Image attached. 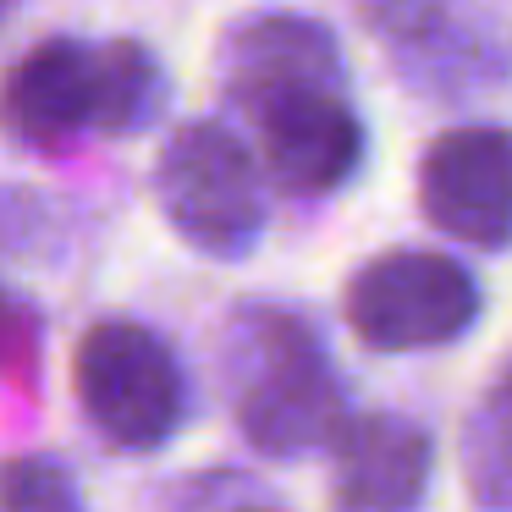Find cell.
Instances as JSON below:
<instances>
[{"label": "cell", "instance_id": "7c38bea8", "mask_svg": "<svg viewBox=\"0 0 512 512\" xmlns=\"http://www.w3.org/2000/svg\"><path fill=\"white\" fill-rule=\"evenodd\" d=\"M0 512H83L67 468L50 457H17L0 468Z\"/></svg>", "mask_w": 512, "mask_h": 512}, {"label": "cell", "instance_id": "8fae6325", "mask_svg": "<svg viewBox=\"0 0 512 512\" xmlns=\"http://www.w3.org/2000/svg\"><path fill=\"white\" fill-rule=\"evenodd\" d=\"M166 105V72L133 39L105 45V133H138Z\"/></svg>", "mask_w": 512, "mask_h": 512}, {"label": "cell", "instance_id": "5bb4252c", "mask_svg": "<svg viewBox=\"0 0 512 512\" xmlns=\"http://www.w3.org/2000/svg\"><path fill=\"white\" fill-rule=\"evenodd\" d=\"M34 336H39L34 314H28L23 303L0 298V375H6V369H28V364H34Z\"/></svg>", "mask_w": 512, "mask_h": 512}, {"label": "cell", "instance_id": "7a4b0ae2", "mask_svg": "<svg viewBox=\"0 0 512 512\" xmlns=\"http://www.w3.org/2000/svg\"><path fill=\"white\" fill-rule=\"evenodd\" d=\"M155 199L199 254L243 259L265 232V188L243 138L221 122H193L155 160Z\"/></svg>", "mask_w": 512, "mask_h": 512}, {"label": "cell", "instance_id": "52a82bcc", "mask_svg": "<svg viewBox=\"0 0 512 512\" xmlns=\"http://www.w3.org/2000/svg\"><path fill=\"white\" fill-rule=\"evenodd\" d=\"M0 122L28 144L105 133V45L45 39L0 89Z\"/></svg>", "mask_w": 512, "mask_h": 512}, {"label": "cell", "instance_id": "4fadbf2b", "mask_svg": "<svg viewBox=\"0 0 512 512\" xmlns=\"http://www.w3.org/2000/svg\"><path fill=\"white\" fill-rule=\"evenodd\" d=\"M364 6H369V23L386 28L391 39H419L441 17V0H364Z\"/></svg>", "mask_w": 512, "mask_h": 512}, {"label": "cell", "instance_id": "9c48e42d", "mask_svg": "<svg viewBox=\"0 0 512 512\" xmlns=\"http://www.w3.org/2000/svg\"><path fill=\"white\" fill-rule=\"evenodd\" d=\"M430 485V435L397 413L347 419L336 435L331 507L336 512H413Z\"/></svg>", "mask_w": 512, "mask_h": 512}, {"label": "cell", "instance_id": "ba28073f", "mask_svg": "<svg viewBox=\"0 0 512 512\" xmlns=\"http://www.w3.org/2000/svg\"><path fill=\"white\" fill-rule=\"evenodd\" d=\"M259 160L281 193L314 199V193L342 188L358 171L364 127L347 111L342 94H309V100H292L281 111L259 116Z\"/></svg>", "mask_w": 512, "mask_h": 512}, {"label": "cell", "instance_id": "277c9868", "mask_svg": "<svg viewBox=\"0 0 512 512\" xmlns=\"http://www.w3.org/2000/svg\"><path fill=\"white\" fill-rule=\"evenodd\" d=\"M479 314L468 270L446 254L402 248L364 265L347 287V325L375 353H419L463 336Z\"/></svg>", "mask_w": 512, "mask_h": 512}, {"label": "cell", "instance_id": "9a60e30c", "mask_svg": "<svg viewBox=\"0 0 512 512\" xmlns=\"http://www.w3.org/2000/svg\"><path fill=\"white\" fill-rule=\"evenodd\" d=\"M12 6H17V0H0V23H6V17H12Z\"/></svg>", "mask_w": 512, "mask_h": 512}, {"label": "cell", "instance_id": "8992f818", "mask_svg": "<svg viewBox=\"0 0 512 512\" xmlns=\"http://www.w3.org/2000/svg\"><path fill=\"white\" fill-rule=\"evenodd\" d=\"M424 215L468 248L512 243V133L452 127L430 144L419 166Z\"/></svg>", "mask_w": 512, "mask_h": 512}, {"label": "cell", "instance_id": "3957f363", "mask_svg": "<svg viewBox=\"0 0 512 512\" xmlns=\"http://www.w3.org/2000/svg\"><path fill=\"white\" fill-rule=\"evenodd\" d=\"M72 380H78V402L89 424L122 452H149V446L171 441V430L182 424V408H188L171 347L149 325L133 320L94 325L78 342Z\"/></svg>", "mask_w": 512, "mask_h": 512}, {"label": "cell", "instance_id": "6da1fadb", "mask_svg": "<svg viewBox=\"0 0 512 512\" xmlns=\"http://www.w3.org/2000/svg\"><path fill=\"white\" fill-rule=\"evenodd\" d=\"M226 369L237 380V424L270 457L336 446L347 430V397L303 320L281 309L237 314Z\"/></svg>", "mask_w": 512, "mask_h": 512}, {"label": "cell", "instance_id": "5b68a950", "mask_svg": "<svg viewBox=\"0 0 512 512\" xmlns=\"http://www.w3.org/2000/svg\"><path fill=\"white\" fill-rule=\"evenodd\" d=\"M221 89L259 122L309 94H342V50L314 17H248L221 45Z\"/></svg>", "mask_w": 512, "mask_h": 512}, {"label": "cell", "instance_id": "30bf717a", "mask_svg": "<svg viewBox=\"0 0 512 512\" xmlns=\"http://www.w3.org/2000/svg\"><path fill=\"white\" fill-rule=\"evenodd\" d=\"M463 468L479 507H512V375H501L468 419Z\"/></svg>", "mask_w": 512, "mask_h": 512}]
</instances>
